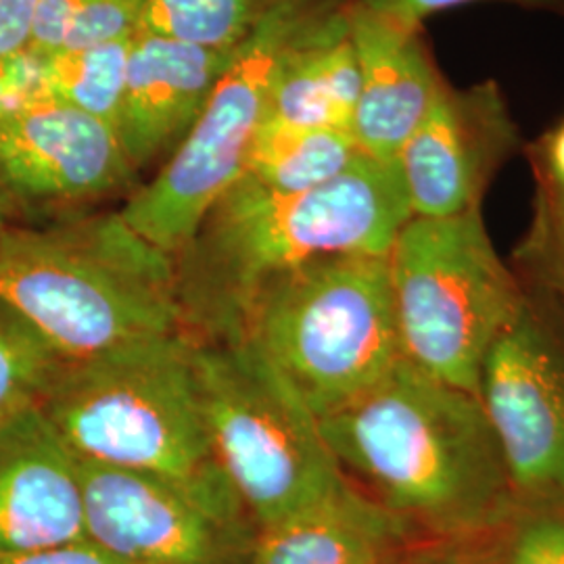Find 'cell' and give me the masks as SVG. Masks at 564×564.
<instances>
[{
    "instance_id": "obj_33",
    "label": "cell",
    "mask_w": 564,
    "mask_h": 564,
    "mask_svg": "<svg viewBox=\"0 0 564 564\" xmlns=\"http://www.w3.org/2000/svg\"><path fill=\"white\" fill-rule=\"evenodd\" d=\"M544 188L556 199V202L561 203L564 207V186H558V184H552L550 181H545L544 178Z\"/></svg>"
},
{
    "instance_id": "obj_28",
    "label": "cell",
    "mask_w": 564,
    "mask_h": 564,
    "mask_svg": "<svg viewBox=\"0 0 564 564\" xmlns=\"http://www.w3.org/2000/svg\"><path fill=\"white\" fill-rule=\"evenodd\" d=\"M0 564H126L93 540L48 547L21 556H0Z\"/></svg>"
},
{
    "instance_id": "obj_7",
    "label": "cell",
    "mask_w": 564,
    "mask_h": 564,
    "mask_svg": "<svg viewBox=\"0 0 564 564\" xmlns=\"http://www.w3.org/2000/svg\"><path fill=\"white\" fill-rule=\"evenodd\" d=\"M203 414L218 464L263 531L345 481L318 416L245 341H195Z\"/></svg>"
},
{
    "instance_id": "obj_27",
    "label": "cell",
    "mask_w": 564,
    "mask_h": 564,
    "mask_svg": "<svg viewBox=\"0 0 564 564\" xmlns=\"http://www.w3.org/2000/svg\"><path fill=\"white\" fill-rule=\"evenodd\" d=\"M39 4L41 0H0V61L30 48Z\"/></svg>"
},
{
    "instance_id": "obj_22",
    "label": "cell",
    "mask_w": 564,
    "mask_h": 564,
    "mask_svg": "<svg viewBox=\"0 0 564 564\" xmlns=\"http://www.w3.org/2000/svg\"><path fill=\"white\" fill-rule=\"evenodd\" d=\"M512 521L485 564H564L563 506H531Z\"/></svg>"
},
{
    "instance_id": "obj_10",
    "label": "cell",
    "mask_w": 564,
    "mask_h": 564,
    "mask_svg": "<svg viewBox=\"0 0 564 564\" xmlns=\"http://www.w3.org/2000/svg\"><path fill=\"white\" fill-rule=\"evenodd\" d=\"M86 538L126 564H249L258 527L151 475L82 460Z\"/></svg>"
},
{
    "instance_id": "obj_26",
    "label": "cell",
    "mask_w": 564,
    "mask_h": 564,
    "mask_svg": "<svg viewBox=\"0 0 564 564\" xmlns=\"http://www.w3.org/2000/svg\"><path fill=\"white\" fill-rule=\"evenodd\" d=\"M84 0H41L28 53L48 59L57 55L72 30Z\"/></svg>"
},
{
    "instance_id": "obj_30",
    "label": "cell",
    "mask_w": 564,
    "mask_h": 564,
    "mask_svg": "<svg viewBox=\"0 0 564 564\" xmlns=\"http://www.w3.org/2000/svg\"><path fill=\"white\" fill-rule=\"evenodd\" d=\"M403 564H479V558L468 554L466 550L445 547V550H431L426 554H414Z\"/></svg>"
},
{
    "instance_id": "obj_16",
    "label": "cell",
    "mask_w": 564,
    "mask_h": 564,
    "mask_svg": "<svg viewBox=\"0 0 564 564\" xmlns=\"http://www.w3.org/2000/svg\"><path fill=\"white\" fill-rule=\"evenodd\" d=\"M412 533L345 477L318 505L260 531L249 564H403Z\"/></svg>"
},
{
    "instance_id": "obj_14",
    "label": "cell",
    "mask_w": 564,
    "mask_h": 564,
    "mask_svg": "<svg viewBox=\"0 0 564 564\" xmlns=\"http://www.w3.org/2000/svg\"><path fill=\"white\" fill-rule=\"evenodd\" d=\"M347 30L360 67V97L351 134L360 151L395 162L447 88L416 28L370 13L349 0Z\"/></svg>"
},
{
    "instance_id": "obj_21",
    "label": "cell",
    "mask_w": 564,
    "mask_h": 564,
    "mask_svg": "<svg viewBox=\"0 0 564 564\" xmlns=\"http://www.w3.org/2000/svg\"><path fill=\"white\" fill-rule=\"evenodd\" d=\"M65 364L39 330L0 303V421L42 405Z\"/></svg>"
},
{
    "instance_id": "obj_4",
    "label": "cell",
    "mask_w": 564,
    "mask_h": 564,
    "mask_svg": "<svg viewBox=\"0 0 564 564\" xmlns=\"http://www.w3.org/2000/svg\"><path fill=\"white\" fill-rule=\"evenodd\" d=\"M41 408L82 460L158 477L251 519L214 454L184 333L65 364Z\"/></svg>"
},
{
    "instance_id": "obj_20",
    "label": "cell",
    "mask_w": 564,
    "mask_h": 564,
    "mask_svg": "<svg viewBox=\"0 0 564 564\" xmlns=\"http://www.w3.org/2000/svg\"><path fill=\"white\" fill-rule=\"evenodd\" d=\"M279 0H147L141 30L214 51L239 46Z\"/></svg>"
},
{
    "instance_id": "obj_32",
    "label": "cell",
    "mask_w": 564,
    "mask_h": 564,
    "mask_svg": "<svg viewBox=\"0 0 564 564\" xmlns=\"http://www.w3.org/2000/svg\"><path fill=\"white\" fill-rule=\"evenodd\" d=\"M20 214V207L13 203V199L7 195V191L0 184V230L11 226Z\"/></svg>"
},
{
    "instance_id": "obj_23",
    "label": "cell",
    "mask_w": 564,
    "mask_h": 564,
    "mask_svg": "<svg viewBox=\"0 0 564 564\" xmlns=\"http://www.w3.org/2000/svg\"><path fill=\"white\" fill-rule=\"evenodd\" d=\"M144 4L147 0H84L61 51L132 39L141 30Z\"/></svg>"
},
{
    "instance_id": "obj_2",
    "label": "cell",
    "mask_w": 564,
    "mask_h": 564,
    "mask_svg": "<svg viewBox=\"0 0 564 564\" xmlns=\"http://www.w3.org/2000/svg\"><path fill=\"white\" fill-rule=\"evenodd\" d=\"M321 429L343 475L412 527L470 538L517 512L479 398L403 360Z\"/></svg>"
},
{
    "instance_id": "obj_24",
    "label": "cell",
    "mask_w": 564,
    "mask_h": 564,
    "mask_svg": "<svg viewBox=\"0 0 564 564\" xmlns=\"http://www.w3.org/2000/svg\"><path fill=\"white\" fill-rule=\"evenodd\" d=\"M521 258L564 300V207L544 186L538 202L535 223L521 249Z\"/></svg>"
},
{
    "instance_id": "obj_29",
    "label": "cell",
    "mask_w": 564,
    "mask_h": 564,
    "mask_svg": "<svg viewBox=\"0 0 564 564\" xmlns=\"http://www.w3.org/2000/svg\"><path fill=\"white\" fill-rule=\"evenodd\" d=\"M540 155L545 181L564 186V121L545 134Z\"/></svg>"
},
{
    "instance_id": "obj_25",
    "label": "cell",
    "mask_w": 564,
    "mask_h": 564,
    "mask_svg": "<svg viewBox=\"0 0 564 564\" xmlns=\"http://www.w3.org/2000/svg\"><path fill=\"white\" fill-rule=\"evenodd\" d=\"M354 2L370 13H377L381 18L402 23L408 28H416V30H423L424 20L442 11L463 7V4H473V2H510L524 9L564 15V0H354Z\"/></svg>"
},
{
    "instance_id": "obj_12",
    "label": "cell",
    "mask_w": 564,
    "mask_h": 564,
    "mask_svg": "<svg viewBox=\"0 0 564 564\" xmlns=\"http://www.w3.org/2000/svg\"><path fill=\"white\" fill-rule=\"evenodd\" d=\"M517 147L519 130L496 82L466 90L447 84L395 158L412 216L481 209L485 188Z\"/></svg>"
},
{
    "instance_id": "obj_5",
    "label": "cell",
    "mask_w": 564,
    "mask_h": 564,
    "mask_svg": "<svg viewBox=\"0 0 564 564\" xmlns=\"http://www.w3.org/2000/svg\"><path fill=\"white\" fill-rule=\"evenodd\" d=\"M387 256L300 265L268 282L242 314L235 341L251 345L318 421L402 360Z\"/></svg>"
},
{
    "instance_id": "obj_11",
    "label": "cell",
    "mask_w": 564,
    "mask_h": 564,
    "mask_svg": "<svg viewBox=\"0 0 564 564\" xmlns=\"http://www.w3.org/2000/svg\"><path fill=\"white\" fill-rule=\"evenodd\" d=\"M134 176L118 130L72 105L41 95L0 118V184L20 212L95 202Z\"/></svg>"
},
{
    "instance_id": "obj_19",
    "label": "cell",
    "mask_w": 564,
    "mask_h": 564,
    "mask_svg": "<svg viewBox=\"0 0 564 564\" xmlns=\"http://www.w3.org/2000/svg\"><path fill=\"white\" fill-rule=\"evenodd\" d=\"M132 39L61 51L42 59V95L116 128Z\"/></svg>"
},
{
    "instance_id": "obj_17",
    "label": "cell",
    "mask_w": 564,
    "mask_h": 564,
    "mask_svg": "<svg viewBox=\"0 0 564 564\" xmlns=\"http://www.w3.org/2000/svg\"><path fill=\"white\" fill-rule=\"evenodd\" d=\"M358 97L360 67L345 11L282 65L272 86L268 118L351 132Z\"/></svg>"
},
{
    "instance_id": "obj_3",
    "label": "cell",
    "mask_w": 564,
    "mask_h": 564,
    "mask_svg": "<svg viewBox=\"0 0 564 564\" xmlns=\"http://www.w3.org/2000/svg\"><path fill=\"white\" fill-rule=\"evenodd\" d=\"M0 303L67 362L182 333L174 258L118 212L2 228Z\"/></svg>"
},
{
    "instance_id": "obj_9",
    "label": "cell",
    "mask_w": 564,
    "mask_h": 564,
    "mask_svg": "<svg viewBox=\"0 0 564 564\" xmlns=\"http://www.w3.org/2000/svg\"><path fill=\"white\" fill-rule=\"evenodd\" d=\"M477 398L519 502L564 506V312L524 291L485 354Z\"/></svg>"
},
{
    "instance_id": "obj_1",
    "label": "cell",
    "mask_w": 564,
    "mask_h": 564,
    "mask_svg": "<svg viewBox=\"0 0 564 564\" xmlns=\"http://www.w3.org/2000/svg\"><path fill=\"white\" fill-rule=\"evenodd\" d=\"M412 209L395 162L362 153L343 174L300 193L241 176L178 253L182 333L235 341L249 302L268 282L337 256H387Z\"/></svg>"
},
{
    "instance_id": "obj_13",
    "label": "cell",
    "mask_w": 564,
    "mask_h": 564,
    "mask_svg": "<svg viewBox=\"0 0 564 564\" xmlns=\"http://www.w3.org/2000/svg\"><path fill=\"white\" fill-rule=\"evenodd\" d=\"M86 540L80 458L41 405L0 421V556Z\"/></svg>"
},
{
    "instance_id": "obj_6",
    "label": "cell",
    "mask_w": 564,
    "mask_h": 564,
    "mask_svg": "<svg viewBox=\"0 0 564 564\" xmlns=\"http://www.w3.org/2000/svg\"><path fill=\"white\" fill-rule=\"evenodd\" d=\"M349 0H279L232 48L207 105L153 181L121 207V220L165 256L178 258L207 212L239 181L247 151L270 113L286 59L341 18Z\"/></svg>"
},
{
    "instance_id": "obj_15",
    "label": "cell",
    "mask_w": 564,
    "mask_h": 564,
    "mask_svg": "<svg viewBox=\"0 0 564 564\" xmlns=\"http://www.w3.org/2000/svg\"><path fill=\"white\" fill-rule=\"evenodd\" d=\"M232 51L139 30L132 36L118 137L134 170L172 153L199 120Z\"/></svg>"
},
{
    "instance_id": "obj_18",
    "label": "cell",
    "mask_w": 564,
    "mask_h": 564,
    "mask_svg": "<svg viewBox=\"0 0 564 564\" xmlns=\"http://www.w3.org/2000/svg\"><path fill=\"white\" fill-rule=\"evenodd\" d=\"M362 155L349 130L265 118L242 176L274 193H300L337 178Z\"/></svg>"
},
{
    "instance_id": "obj_8",
    "label": "cell",
    "mask_w": 564,
    "mask_h": 564,
    "mask_svg": "<svg viewBox=\"0 0 564 564\" xmlns=\"http://www.w3.org/2000/svg\"><path fill=\"white\" fill-rule=\"evenodd\" d=\"M387 262L403 362L477 395L485 354L524 293L494 249L481 209L412 216Z\"/></svg>"
},
{
    "instance_id": "obj_31",
    "label": "cell",
    "mask_w": 564,
    "mask_h": 564,
    "mask_svg": "<svg viewBox=\"0 0 564 564\" xmlns=\"http://www.w3.org/2000/svg\"><path fill=\"white\" fill-rule=\"evenodd\" d=\"M18 105H20V97H18L13 84L9 80V72H7L4 61H0V118L7 116Z\"/></svg>"
}]
</instances>
